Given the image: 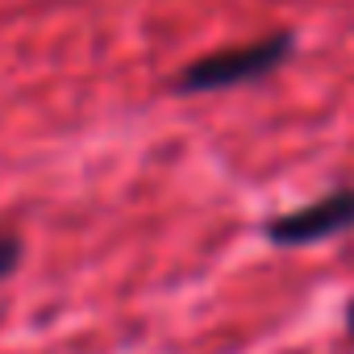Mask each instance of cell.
I'll use <instances>...</instances> for the list:
<instances>
[{
  "mask_svg": "<svg viewBox=\"0 0 354 354\" xmlns=\"http://www.w3.org/2000/svg\"><path fill=\"white\" fill-rule=\"evenodd\" d=\"M17 254H21V246H17L13 238H0V279L17 267Z\"/></svg>",
  "mask_w": 354,
  "mask_h": 354,
  "instance_id": "obj_3",
  "label": "cell"
},
{
  "mask_svg": "<svg viewBox=\"0 0 354 354\" xmlns=\"http://www.w3.org/2000/svg\"><path fill=\"white\" fill-rule=\"evenodd\" d=\"M354 225V192H333L308 209H296L288 217H275L267 225V238L275 246H308L321 238H333Z\"/></svg>",
  "mask_w": 354,
  "mask_h": 354,
  "instance_id": "obj_2",
  "label": "cell"
},
{
  "mask_svg": "<svg viewBox=\"0 0 354 354\" xmlns=\"http://www.w3.org/2000/svg\"><path fill=\"white\" fill-rule=\"evenodd\" d=\"M350 333H354V308H350Z\"/></svg>",
  "mask_w": 354,
  "mask_h": 354,
  "instance_id": "obj_4",
  "label": "cell"
},
{
  "mask_svg": "<svg viewBox=\"0 0 354 354\" xmlns=\"http://www.w3.org/2000/svg\"><path fill=\"white\" fill-rule=\"evenodd\" d=\"M288 50H292V38H288V34L250 42V46H234V50H217V55H209V59H196V63L180 75V88H184V92H213V88H234V84L259 80V75L275 71Z\"/></svg>",
  "mask_w": 354,
  "mask_h": 354,
  "instance_id": "obj_1",
  "label": "cell"
}]
</instances>
